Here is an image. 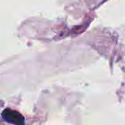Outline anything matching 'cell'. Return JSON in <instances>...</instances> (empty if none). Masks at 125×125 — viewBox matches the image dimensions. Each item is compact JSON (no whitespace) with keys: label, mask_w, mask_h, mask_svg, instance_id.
Listing matches in <instances>:
<instances>
[{"label":"cell","mask_w":125,"mask_h":125,"mask_svg":"<svg viewBox=\"0 0 125 125\" xmlns=\"http://www.w3.org/2000/svg\"><path fill=\"white\" fill-rule=\"evenodd\" d=\"M1 117L5 122L12 125H23L25 124L24 117L19 112L10 108L4 109L2 111Z\"/></svg>","instance_id":"obj_1"}]
</instances>
